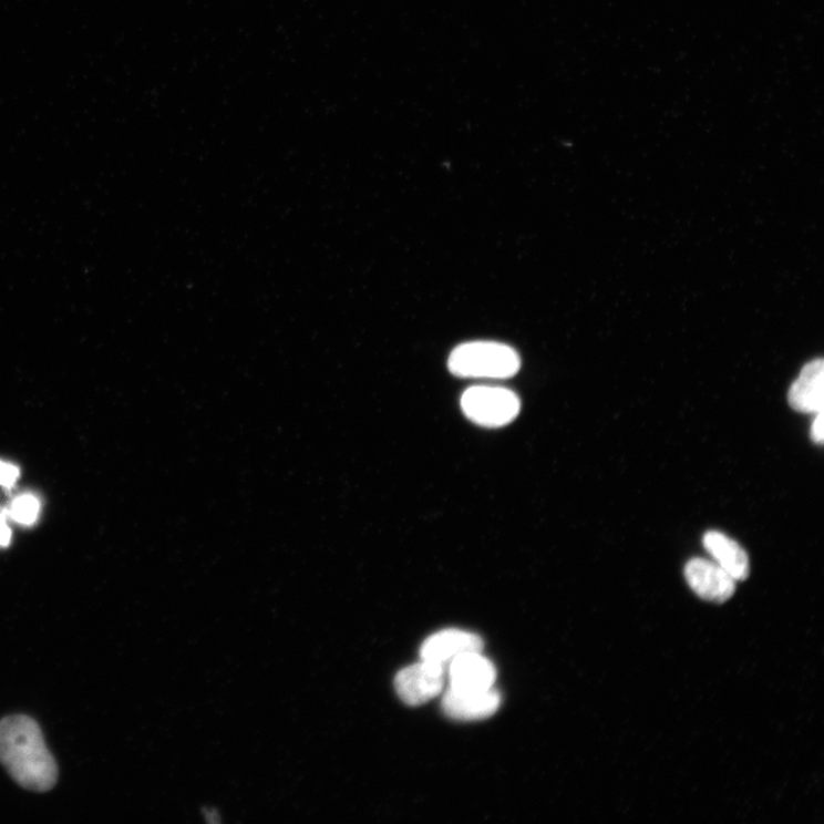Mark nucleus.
Returning <instances> with one entry per match:
<instances>
[{"instance_id": "nucleus-1", "label": "nucleus", "mask_w": 824, "mask_h": 824, "mask_svg": "<svg viewBox=\"0 0 824 824\" xmlns=\"http://www.w3.org/2000/svg\"><path fill=\"white\" fill-rule=\"evenodd\" d=\"M0 763L31 792L47 793L58 781V766L42 730L28 715L16 714L0 721Z\"/></svg>"}, {"instance_id": "nucleus-2", "label": "nucleus", "mask_w": 824, "mask_h": 824, "mask_svg": "<svg viewBox=\"0 0 824 824\" xmlns=\"http://www.w3.org/2000/svg\"><path fill=\"white\" fill-rule=\"evenodd\" d=\"M449 364L459 377L505 380L519 371L522 361L519 354L504 343L473 341L455 349Z\"/></svg>"}, {"instance_id": "nucleus-3", "label": "nucleus", "mask_w": 824, "mask_h": 824, "mask_svg": "<svg viewBox=\"0 0 824 824\" xmlns=\"http://www.w3.org/2000/svg\"><path fill=\"white\" fill-rule=\"evenodd\" d=\"M462 409L473 423L490 428H503L519 415L522 403L517 394L503 388L475 387L462 396Z\"/></svg>"}, {"instance_id": "nucleus-4", "label": "nucleus", "mask_w": 824, "mask_h": 824, "mask_svg": "<svg viewBox=\"0 0 824 824\" xmlns=\"http://www.w3.org/2000/svg\"><path fill=\"white\" fill-rule=\"evenodd\" d=\"M446 667L422 661L402 669L395 677V690L408 705L419 707L439 697L445 686Z\"/></svg>"}, {"instance_id": "nucleus-5", "label": "nucleus", "mask_w": 824, "mask_h": 824, "mask_svg": "<svg viewBox=\"0 0 824 824\" xmlns=\"http://www.w3.org/2000/svg\"><path fill=\"white\" fill-rule=\"evenodd\" d=\"M684 577L691 589L703 600L725 602L737 589V580L714 562L694 558L687 563Z\"/></svg>"}, {"instance_id": "nucleus-6", "label": "nucleus", "mask_w": 824, "mask_h": 824, "mask_svg": "<svg viewBox=\"0 0 824 824\" xmlns=\"http://www.w3.org/2000/svg\"><path fill=\"white\" fill-rule=\"evenodd\" d=\"M484 640L475 634L446 629L429 637L421 647L422 661L449 668L456 658L467 652H483Z\"/></svg>"}, {"instance_id": "nucleus-7", "label": "nucleus", "mask_w": 824, "mask_h": 824, "mask_svg": "<svg viewBox=\"0 0 824 824\" xmlns=\"http://www.w3.org/2000/svg\"><path fill=\"white\" fill-rule=\"evenodd\" d=\"M452 689L465 692H485L494 689L495 666L483 652H467L453 660L446 669Z\"/></svg>"}, {"instance_id": "nucleus-8", "label": "nucleus", "mask_w": 824, "mask_h": 824, "mask_svg": "<svg viewBox=\"0 0 824 824\" xmlns=\"http://www.w3.org/2000/svg\"><path fill=\"white\" fill-rule=\"evenodd\" d=\"M502 703L494 689L485 692H465L449 687L442 699L444 713L456 720H481L494 715Z\"/></svg>"}, {"instance_id": "nucleus-9", "label": "nucleus", "mask_w": 824, "mask_h": 824, "mask_svg": "<svg viewBox=\"0 0 824 824\" xmlns=\"http://www.w3.org/2000/svg\"><path fill=\"white\" fill-rule=\"evenodd\" d=\"M790 406L803 414H817L824 403V363L822 359L808 362L790 388L787 393Z\"/></svg>"}, {"instance_id": "nucleus-10", "label": "nucleus", "mask_w": 824, "mask_h": 824, "mask_svg": "<svg viewBox=\"0 0 824 824\" xmlns=\"http://www.w3.org/2000/svg\"><path fill=\"white\" fill-rule=\"evenodd\" d=\"M703 545L713 562L724 568L737 581L748 578L749 557L739 543L723 533L709 532L704 535Z\"/></svg>"}, {"instance_id": "nucleus-11", "label": "nucleus", "mask_w": 824, "mask_h": 824, "mask_svg": "<svg viewBox=\"0 0 824 824\" xmlns=\"http://www.w3.org/2000/svg\"><path fill=\"white\" fill-rule=\"evenodd\" d=\"M40 513V502L37 497L23 495L12 505L11 514L16 522L23 525H31L38 519Z\"/></svg>"}, {"instance_id": "nucleus-12", "label": "nucleus", "mask_w": 824, "mask_h": 824, "mask_svg": "<svg viewBox=\"0 0 824 824\" xmlns=\"http://www.w3.org/2000/svg\"><path fill=\"white\" fill-rule=\"evenodd\" d=\"M19 477V470L9 463L0 461V485L12 487Z\"/></svg>"}, {"instance_id": "nucleus-13", "label": "nucleus", "mask_w": 824, "mask_h": 824, "mask_svg": "<svg viewBox=\"0 0 824 824\" xmlns=\"http://www.w3.org/2000/svg\"><path fill=\"white\" fill-rule=\"evenodd\" d=\"M811 437H812L813 442H815L817 444H822L823 443V439H824V432H823V411L817 412V414H815V419H814V421L812 423V426H811Z\"/></svg>"}, {"instance_id": "nucleus-14", "label": "nucleus", "mask_w": 824, "mask_h": 824, "mask_svg": "<svg viewBox=\"0 0 824 824\" xmlns=\"http://www.w3.org/2000/svg\"><path fill=\"white\" fill-rule=\"evenodd\" d=\"M11 539V529L3 515H0V546H7Z\"/></svg>"}]
</instances>
